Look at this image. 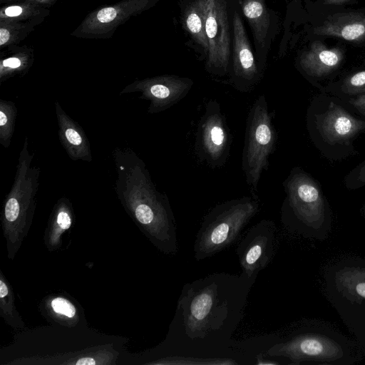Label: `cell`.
Masks as SVG:
<instances>
[{
	"label": "cell",
	"instance_id": "6da1fadb",
	"mask_svg": "<svg viewBox=\"0 0 365 365\" xmlns=\"http://www.w3.org/2000/svg\"><path fill=\"white\" fill-rule=\"evenodd\" d=\"M256 278L217 272L185 284L165 341L169 364H250L232 335Z\"/></svg>",
	"mask_w": 365,
	"mask_h": 365
},
{
	"label": "cell",
	"instance_id": "7a4b0ae2",
	"mask_svg": "<svg viewBox=\"0 0 365 365\" xmlns=\"http://www.w3.org/2000/svg\"><path fill=\"white\" fill-rule=\"evenodd\" d=\"M112 156L114 189L124 209L160 251L176 254V223L167 196L157 190L145 163L130 148L116 147Z\"/></svg>",
	"mask_w": 365,
	"mask_h": 365
},
{
	"label": "cell",
	"instance_id": "3957f363",
	"mask_svg": "<svg viewBox=\"0 0 365 365\" xmlns=\"http://www.w3.org/2000/svg\"><path fill=\"white\" fill-rule=\"evenodd\" d=\"M265 354L289 365H349L361 359V347L331 325L302 320L291 325Z\"/></svg>",
	"mask_w": 365,
	"mask_h": 365
},
{
	"label": "cell",
	"instance_id": "277c9868",
	"mask_svg": "<svg viewBox=\"0 0 365 365\" xmlns=\"http://www.w3.org/2000/svg\"><path fill=\"white\" fill-rule=\"evenodd\" d=\"M307 128L320 153L339 160L356 153L354 142L365 134V118L347 109L336 97L321 92L307 108Z\"/></svg>",
	"mask_w": 365,
	"mask_h": 365
},
{
	"label": "cell",
	"instance_id": "5b68a950",
	"mask_svg": "<svg viewBox=\"0 0 365 365\" xmlns=\"http://www.w3.org/2000/svg\"><path fill=\"white\" fill-rule=\"evenodd\" d=\"M287 194L282 222L292 232L307 238L325 240L331 231L330 206L320 185L301 168H294L284 182Z\"/></svg>",
	"mask_w": 365,
	"mask_h": 365
},
{
	"label": "cell",
	"instance_id": "8992f818",
	"mask_svg": "<svg viewBox=\"0 0 365 365\" xmlns=\"http://www.w3.org/2000/svg\"><path fill=\"white\" fill-rule=\"evenodd\" d=\"M34 154L25 137L20 151L12 187L3 205L1 223L7 257L13 259L27 235L34 218L41 168L31 165Z\"/></svg>",
	"mask_w": 365,
	"mask_h": 365
},
{
	"label": "cell",
	"instance_id": "52a82bcc",
	"mask_svg": "<svg viewBox=\"0 0 365 365\" xmlns=\"http://www.w3.org/2000/svg\"><path fill=\"white\" fill-rule=\"evenodd\" d=\"M259 209V200L253 196L228 200L212 208L196 234L195 259L199 262L233 245Z\"/></svg>",
	"mask_w": 365,
	"mask_h": 365
},
{
	"label": "cell",
	"instance_id": "ba28073f",
	"mask_svg": "<svg viewBox=\"0 0 365 365\" xmlns=\"http://www.w3.org/2000/svg\"><path fill=\"white\" fill-rule=\"evenodd\" d=\"M327 298L358 339L365 336V260L347 257L324 272Z\"/></svg>",
	"mask_w": 365,
	"mask_h": 365
},
{
	"label": "cell",
	"instance_id": "9c48e42d",
	"mask_svg": "<svg viewBox=\"0 0 365 365\" xmlns=\"http://www.w3.org/2000/svg\"><path fill=\"white\" fill-rule=\"evenodd\" d=\"M242 169L253 197L269 156L274 150L277 135L264 96H260L250 110L246 127Z\"/></svg>",
	"mask_w": 365,
	"mask_h": 365
},
{
	"label": "cell",
	"instance_id": "30bf717a",
	"mask_svg": "<svg viewBox=\"0 0 365 365\" xmlns=\"http://www.w3.org/2000/svg\"><path fill=\"white\" fill-rule=\"evenodd\" d=\"M305 38H336L356 46H365V8L349 7L302 9Z\"/></svg>",
	"mask_w": 365,
	"mask_h": 365
},
{
	"label": "cell",
	"instance_id": "8fae6325",
	"mask_svg": "<svg viewBox=\"0 0 365 365\" xmlns=\"http://www.w3.org/2000/svg\"><path fill=\"white\" fill-rule=\"evenodd\" d=\"M208 53L205 68L209 73L229 74L232 44L230 0H201Z\"/></svg>",
	"mask_w": 365,
	"mask_h": 365
},
{
	"label": "cell",
	"instance_id": "7c38bea8",
	"mask_svg": "<svg viewBox=\"0 0 365 365\" xmlns=\"http://www.w3.org/2000/svg\"><path fill=\"white\" fill-rule=\"evenodd\" d=\"M232 44L230 83L242 92H249L260 81L263 72L255 58L245 26L240 0H230Z\"/></svg>",
	"mask_w": 365,
	"mask_h": 365
},
{
	"label": "cell",
	"instance_id": "4fadbf2b",
	"mask_svg": "<svg viewBox=\"0 0 365 365\" xmlns=\"http://www.w3.org/2000/svg\"><path fill=\"white\" fill-rule=\"evenodd\" d=\"M346 58V48L341 43L329 46L325 40L313 39L300 49L295 58L298 71L320 91L321 83L334 80L339 74Z\"/></svg>",
	"mask_w": 365,
	"mask_h": 365
},
{
	"label": "cell",
	"instance_id": "5bb4252c",
	"mask_svg": "<svg viewBox=\"0 0 365 365\" xmlns=\"http://www.w3.org/2000/svg\"><path fill=\"white\" fill-rule=\"evenodd\" d=\"M277 243V227L272 220H262L251 227L237 245L242 272L257 277L272 261Z\"/></svg>",
	"mask_w": 365,
	"mask_h": 365
},
{
	"label": "cell",
	"instance_id": "9a60e30c",
	"mask_svg": "<svg viewBox=\"0 0 365 365\" xmlns=\"http://www.w3.org/2000/svg\"><path fill=\"white\" fill-rule=\"evenodd\" d=\"M230 144L229 130L220 105L215 101H210L199 124L197 138L198 153L212 166H220L227 158Z\"/></svg>",
	"mask_w": 365,
	"mask_h": 365
},
{
	"label": "cell",
	"instance_id": "2e32d148",
	"mask_svg": "<svg viewBox=\"0 0 365 365\" xmlns=\"http://www.w3.org/2000/svg\"><path fill=\"white\" fill-rule=\"evenodd\" d=\"M193 81L176 75H164L142 81L127 86L120 95L140 93V98L150 102L148 113L150 114L164 111L183 98L191 89Z\"/></svg>",
	"mask_w": 365,
	"mask_h": 365
},
{
	"label": "cell",
	"instance_id": "e0dca14e",
	"mask_svg": "<svg viewBox=\"0 0 365 365\" xmlns=\"http://www.w3.org/2000/svg\"><path fill=\"white\" fill-rule=\"evenodd\" d=\"M240 4L252 33L257 63L264 72L268 53L280 31L279 17L266 0H240Z\"/></svg>",
	"mask_w": 365,
	"mask_h": 365
},
{
	"label": "cell",
	"instance_id": "ac0fdd59",
	"mask_svg": "<svg viewBox=\"0 0 365 365\" xmlns=\"http://www.w3.org/2000/svg\"><path fill=\"white\" fill-rule=\"evenodd\" d=\"M59 141L72 160H93L88 138L80 124L71 118L58 101L54 103Z\"/></svg>",
	"mask_w": 365,
	"mask_h": 365
},
{
	"label": "cell",
	"instance_id": "d6986e66",
	"mask_svg": "<svg viewBox=\"0 0 365 365\" xmlns=\"http://www.w3.org/2000/svg\"><path fill=\"white\" fill-rule=\"evenodd\" d=\"M181 26L190 41V46L201 60L205 61L208 42L205 29V15L201 0H178Z\"/></svg>",
	"mask_w": 365,
	"mask_h": 365
},
{
	"label": "cell",
	"instance_id": "ffe728a7",
	"mask_svg": "<svg viewBox=\"0 0 365 365\" xmlns=\"http://www.w3.org/2000/svg\"><path fill=\"white\" fill-rule=\"evenodd\" d=\"M72 205L66 197H61L55 204L49 220L46 235V245L55 250L61 243V235L68 230L73 222Z\"/></svg>",
	"mask_w": 365,
	"mask_h": 365
},
{
	"label": "cell",
	"instance_id": "44dd1931",
	"mask_svg": "<svg viewBox=\"0 0 365 365\" xmlns=\"http://www.w3.org/2000/svg\"><path fill=\"white\" fill-rule=\"evenodd\" d=\"M321 92L335 97L365 93V67L351 70L337 80L329 81Z\"/></svg>",
	"mask_w": 365,
	"mask_h": 365
},
{
	"label": "cell",
	"instance_id": "7402d4cb",
	"mask_svg": "<svg viewBox=\"0 0 365 365\" xmlns=\"http://www.w3.org/2000/svg\"><path fill=\"white\" fill-rule=\"evenodd\" d=\"M0 315L6 324L13 328L24 327V322L14 304L12 289L1 272H0Z\"/></svg>",
	"mask_w": 365,
	"mask_h": 365
},
{
	"label": "cell",
	"instance_id": "603a6c76",
	"mask_svg": "<svg viewBox=\"0 0 365 365\" xmlns=\"http://www.w3.org/2000/svg\"><path fill=\"white\" fill-rule=\"evenodd\" d=\"M17 115L14 102L0 99V144L5 148L11 143Z\"/></svg>",
	"mask_w": 365,
	"mask_h": 365
},
{
	"label": "cell",
	"instance_id": "cb8c5ba5",
	"mask_svg": "<svg viewBox=\"0 0 365 365\" xmlns=\"http://www.w3.org/2000/svg\"><path fill=\"white\" fill-rule=\"evenodd\" d=\"M52 312L61 319L73 320L77 314L76 307L68 299L62 297H56L49 302Z\"/></svg>",
	"mask_w": 365,
	"mask_h": 365
},
{
	"label": "cell",
	"instance_id": "d4e9b609",
	"mask_svg": "<svg viewBox=\"0 0 365 365\" xmlns=\"http://www.w3.org/2000/svg\"><path fill=\"white\" fill-rule=\"evenodd\" d=\"M344 182L349 190H354L365 186V160L345 176Z\"/></svg>",
	"mask_w": 365,
	"mask_h": 365
},
{
	"label": "cell",
	"instance_id": "484cf974",
	"mask_svg": "<svg viewBox=\"0 0 365 365\" xmlns=\"http://www.w3.org/2000/svg\"><path fill=\"white\" fill-rule=\"evenodd\" d=\"M336 98L347 109L365 118V93Z\"/></svg>",
	"mask_w": 365,
	"mask_h": 365
},
{
	"label": "cell",
	"instance_id": "4316f807",
	"mask_svg": "<svg viewBox=\"0 0 365 365\" xmlns=\"http://www.w3.org/2000/svg\"><path fill=\"white\" fill-rule=\"evenodd\" d=\"M359 0H305V6L315 9L348 7Z\"/></svg>",
	"mask_w": 365,
	"mask_h": 365
},
{
	"label": "cell",
	"instance_id": "83f0119b",
	"mask_svg": "<svg viewBox=\"0 0 365 365\" xmlns=\"http://www.w3.org/2000/svg\"><path fill=\"white\" fill-rule=\"evenodd\" d=\"M116 16L117 11L115 8L106 7L98 12L96 19L100 23H109L113 21Z\"/></svg>",
	"mask_w": 365,
	"mask_h": 365
},
{
	"label": "cell",
	"instance_id": "f1b7e54d",
	"mask_svg": "<svg viewBox=\"0 0 365 365\" xmlns=\"http://www.w3.org/2000/svg\"><path fill=\"white\" fill-rule=\"evenodd\" d=\"M22 66L21 61L16 57L8 58L1 62V73L6 70H18Z\"/></svg>",
	"mask_w": 365,
	"mask_h": 365
},
{
	"label": "cell",
	"instance_id": "f546056e",
	"mask_svg": "<svg viewBox=\"0 0 365 365\" xmlns=\"http://www.w3.org/2000/svg\"><path fill=\"white\" fill-rule=\"evenodd\" d=\"M22 8L19 6H9L5 10V14L8 16H17L22 13Z\"/></svg>",
	"mask_w": 365,
	"mask_h": 365
},
{
	"label": "cell",
	"instance_id": "4dcf8cb0",
	"mask_svg": "<svg viewBox=\"0 0 365 365\" xmlns=\"http://www.w3.org/2000/svg\"><path fill=\"white\" fill-rule=\"evenodd\" d=\"M10 38V34L6 29H0V46H3L6 43Z\"/></svg>",
	"mask_w": 365,
	"mask_h": 365
},
{
	"label": "cell",
	"instance_id": "1f68e13d",
	"mask_svg": "<svg viewBox=\"0 0 365 365\" xmlns=\"http://www.w3.org/2000/svg\"><path fill=\"white\" fill-rule=\"evenodd\" d=\"M361 212L362 215L364 216V217L365 218V204L363 205V206L361 207Z\"/></svg>",
	"mask_w": 365,
	"mask_h": 365
},
{
	"label": "cell",
	"instance_id": "d6a6232c",
	"mask_svg": "<svg viewBox=\"0 0 365 365\" xmlns=\"http://www.w3.org/2000/svg\"><path fill=\"white\" fill-rule=\"evenodd\" d=\"M282 1H285V2H287V3H288V2L291 1H295V0H282Z\"/></svg>",
	"mask_w": 365,
	"mask_h": 365
},
{
	"label": "cell",
	"instance_id": "836d02e7",
	"mask_svg": "<svg viewBox=\"0 0 365 365\" xmlns=\"http://www.w3.org/2000/svg\"><path fill=\"white\" fill-rule=\"evenodd\" d=\"M362 349L365 351V345L364 346V347Z\"/></svg>",
	"mask_w": 365,
	"mask_h": 365
}]
</instances>
